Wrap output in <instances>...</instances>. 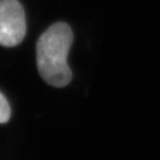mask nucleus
<instances>
[{
  "label": "nucleus",
  "mask_w": 160,
  "mask_h": 160,
  "mask_svg": "<svg viewBox=\"0 0 160 160\" xmlns=\"http://www.w3.org/2000/svg\"><path fill=\"white\" fill-rule=\"evenodd\" d=\"M26 15L18 0H0V45L16 47L26 36Z\"/></svg>",
  "instance_id": "2"
},
{
  "label": "nucleus",
  "mask_w": 160,
  "mask_h": 160,
  "mask_svg": "<svg viewBox=\"0 0 160 160\" xmlns=\"http://www.w3.org/2000/svg\"><path fill=\"white\" fill-rule=\"evenodd\" d=\"M72 40V30L65 22L53 23L38 39V70L48 85L62 88L70 82L72 72L67 58Z\"/></svg>",
  "instance_id": "1"
},
{
  "label": "nucleus",
  "mask_w": 160,
  "mask_h": 160,
  "mask_svg": "<svg viewBox=\"0 0 160 160\" xmlns=\"http://www.w3.org/2000/svg\"><path fill=\"white\" fill-rule=\"evenodd\" d=\"M10 116H11V110H10L9 102L5 98V96L0 92V123H6L9 121Z\"/></svg>",
  "instance_id": "3"
}]
</instances>
